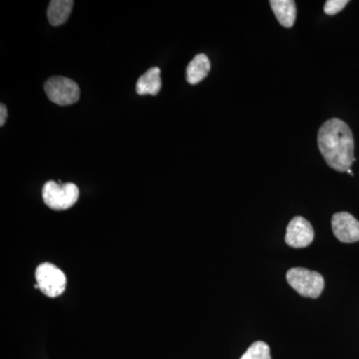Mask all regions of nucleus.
<instances>
[{"instance_id": "nucleus-11", "label": "nucleus", "mask_w": 359, "mask_h": 359, "mask_svg": "<svg viewBox=\"0 0 359 359\" xmlns=\"http://www.w3.org/2000/svg\"><path fill=\"white\" fill-rule=\"evenodd\" d=\"M74 2L72 0H53L47 9V18L52 26L62 25L72 11Z\"/></svg>"}, {"instance_id": "nucleus-5", "label": "nucleus", "mask_w": 359, "mask_h": 359, "mask_svg": "<svg viewBox=\"0 0 359 359\" xmlns=\"http://www.w3.org/2000/svg\"><path fill=\"white\" fill-rule=\"evenodd\" d=\"M35 276L39 290L47 297H57L65 290L67 280L65 273L54 264H40L35 271Z\"/></svg>"}, {"instance_id": "nucleus-9", "label": "nucleus", "mask_w": 359, "mask_h": 359, "mask_svg": "<svg viewBox=\"0 0 359 359\" xmlns=\"http://www.w3.org/2000/svg\"><path fill=\"white\" fill-rule=\"evenodd\" d=\"M211 63L205 54H198L187 66L186 79L191 85L200 83L209 74Z\"/></svg>"}, {"instance_id": "nucleus-7", "label": "nucleus", "mask_w": 359, "mask_h": 359, "mask_svg": "<svg viewBox=\"0 0 359 359\" xmlns=\"http://www.w3.org/2000/svg\"><path fill=\"white\" fill-rule=\"evenodd\" d=\"M314 231L308 219L302 217H295L290 222L285 235V243L290 247L306 248L313 243Z\"/></svg>"}, {"instance_id": "nucleus-1", "label": "nucleus", "mask_w": 359, "mask_h": 359, "mask_svg": "<svg viewBox=\"0 0 359 359\" xmlns=\"http://www.w3.org/2000/svg\"><path fill=\"white\" fill-rule=\"evenodd\" d=\"M318 144L328 166L340 173L348 171L356 160L353 132L346 122L337 118L321 125Z\"/></svg>"}, {"instance_id": "nucleus-2", "label": "nucleus", "mask_w": 359, "mask_h": 359, "mask_svg": "<svg viewBox=\"0 0 359 359\" xmlns=\"http://www.w3.org/2000/svg\"><path fill=\"white\" fill-rule=\"evenodd\" d=\"M42 198L45 205L54 211H65L76 204L79 190L72 183L60 185L56 182L49 181L42 189Z\"/></svg>"}, {"instance_id": "nucleus-6", "label": "nucleus", "mask_w": 359, "mask_h": 359, "mask_svg": "<svg viewBox=\"0 0 359 359\" xmlns=\"http://www.w3.org/2000/svg\"><path fill=\"white\" fill-rule=\"evenodd\" d=\"M332 231L341 243L351 244L359 241V222L346 212H337L332 219Z\"/></svg>"}, {"instance_id": "nucleus-4", "label": "nucleus", "mask_w": 359, "mask_h": 359, "mask_svg": "<svg viewBox=\"0 0 359 359\" xmlns=\"http://www.w3.org/2000/svg\"><path fill=\"white\" fill-rule=\"evenodd\" d=\"M45 93L51 102L60 106L72 105L80 98V89L76 82L69 78H49L44 84Z\"/></svg>"}, {"instance_id": "nucleus-3", "label": "nucleus", "mask_w": 359, "mask_h": 359, "mask_svg": "<svg viewBox=\"0 0 359 359\" xmlns=\"http://www.w3.org/2000/svg\"><path fill=\"white\" fill-rule=\"evenodd\" d=\"M287 280L290 287L304 297L318 299L325 289L323 276L318 271L304 268L290 269Z\"/></svg>"}, {"instance_id": "nucleus-8", "label": "nucleus", "mask_w": 359, "mask_h": 359, "mask_svg": "<svg viewBox=\"0 0 359 359\" xmlns=\"http://www.w3.org/2000/svg\"><path fill=\"white\" fill-rule=\"evenodd\" d=\"M269 4L280 25L285 28H290L294 25L295 18H297V6L294 1L271 0Z\"/></svg>"}, {"instance_id": "nucleus-13", "label": "nucleus", "mask_w": 359, "mask_h": 359, "mask_svg": "<svg viewBox=\"0 0 359 359\" xmlns=\"http://www.w3.org/2000/svg\"><path fill=\"white\" fill-rule=\"evenodd\" d=\"M347 4H348L347 0H327L323 7V11L327 15H335L340 13Z\"/></svg>"}, {"instance_id": "nucleus-12", "label": "nucleus", "mask_w": 359, "mask_h": 359, "mask_svg": "<svg viewBox=\"0 0 359 359\" xmlns=\"http://www.w3.org/2000/svg\"><path fill=\"white\" fill-rule=\"evenodd\" d=\"M241 359H271L269 346L264 341L255 342Z\"/></svg>"}, {"instance_id": "nucleus-10", "label": "nucleus", "mask_w": 359, "mask_h": 359, "mask_svg": "<svg viewBox=\"0 0 359 359\" xmlns=\"http://www.w3.org/2000/svg\"><path fill=\"white\" fill-rule=\"evenodd\" d=\"M161 87V70L158 67H153L139 78L136 84V91L139 95L155 96L159 93Z\"/></svg>"}, {"instance_id": "nucleus-14", "label": "nucleus", "mask_w": 359, "mask_h": 359, "mask_svg": "<svg viewBox=\"0 0 359 359\" xmlns=\"http://www.w3.org/2000/svg\"><path fill=\"white\" fill-rule=\"evenodd\" d=\"M7 118L6 106L4 104L0 105V126H4L6 124Z\"/></svg>"}]
</instances>
